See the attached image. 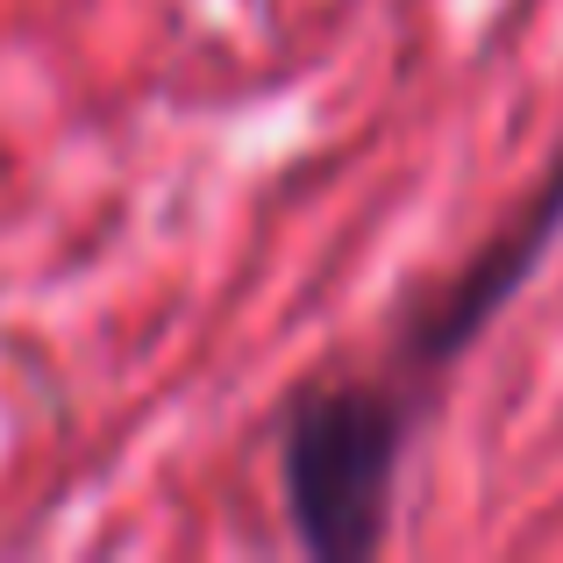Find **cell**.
Segmentation results:
<instances>
[{"label":"cell","mask_w":563,"mask_h":563,"mask_svg":"<svg viewBox=\"0 0 563 563\" xmlns=\"http://www.w3.org/2000/svg\"><path fill=\"white\" fill-rule=\"evenodd\" d=\"M421 393L399 378L307 385L278 421V493L314 563H364L385 550Z\"/></svg>","instance_id":"1"},{"label":"cell","mask_w":563,"mask_h":563,"mask_svg":"<svg viewBox=\"0 0 563 563\" xmlns=\"http://www.w3.org/2000/svg\"><path fill=\"white\" fill-rule=\"evenodd\" d=\"M556 235H563V157L550 165V179L536 186V200L514 221H499V229L407 314V329H399V364H407L413 378H442L499 321V307L536 278V264L550 257Z\"/></svg>","instance_id":"2"}]
</instances>
